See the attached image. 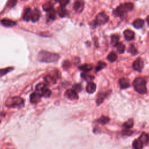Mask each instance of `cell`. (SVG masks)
<instances>
[{
    "instance_id": "6da1fadb",
    "label": "cell",
    "mask_w": 149,
    "mask_h": 149,
    "mask_svg": "<svg viewBox=\"0 0 149 149\" xmlns=\"http://www.w3.org/2000/svg\"><path fill=\"white\" fill-rule=\"evenodd\" d=\"M59 58L60 57L58 54L46 51H41L37 55V59L40 62L45 63L57 62Z\"/></svg>"
},
{
    "instance_id": "7a4b0ae2",
    "label": "cell",
    "mask_w": 149,
    "mask_h": 149,
    "mask_svg": "<svg viewBox=\"0 0 149 149\" xmlns=\"http://www.w3.org/2000/svg\"><path fill=\"white\" fill-rule=\"evenodd\" d=\"M134 5L133 3H128L121 4L117 8H116L113 14L115 16L120 18H124L126 16L128 12H130L133 10Z\"/></svg>"
},
{
    "instance_id": "3957f363",
    "label": "cell",
    "mask_w": 149,
    "mask_h": 149,
    "mask_svg": "<svg viewBox=\"0 0 149 149\" xmlns=\"http://www.w3.org/2000/svg\"><path fill=\"white\" fill-rule=\"evenodd\" d=\"M24 105V100L20 97H9L5 102V106L10 108H21Z\"/></svg>"
},
{
    "instance_id": "277c9868",
    "label": "cell",
    "mask_w": 149,
    "mask_h": 149,
    "mask_svg": "<svg viewBox=\"0 0 149 149\" xmlns=\"http://www.w3.org/2000/svg\"><path fill=\"white\" fill-rule=\"evenodd\" d=\"M133 86L135 90L140 94H145L147 92L146 82L143 78H136L133 82Z\"/></svg>"
},
{
    "instance_id": "5b68a950",
    "label": "cell",
    "mask_w": 149,
    "mask_h": 149,
    "mask_svg": "<svg viewBox=\"0 0 149 149\" xmlns=\"http://www.w3.org/2000/svg\"><path fill=\"white\" fill-rule=\"evenodd\" d=\"M108 16L105 12H101L97 15L96 19L94 21H93L92 25H93V27H95L97 26L105 25L108 22Z\"/></svg>"
},
{
    "instance_id": "8992f818",
    "label": "cell",
    "mask_w": 149,
    "mask_h": 149,
    "mask_svg": "<svg viewBox=\"0 0 149 149\" xmlns=\"http://www.w3.org/2000/svg\"><path fill=\"white\" fill-rule=\"evenodd\" d=\"M36 92H37L41 97H43L45 98H48L50 97L51 94V91L49 90L47 85L44 83H40L36 86Z\"/></svg>"
},
{
    "instance_id": "52a82bcc",
    "label": "cell",
    "mask_w": 149,
    "mask_h": 149,
    "mask_svg": "<svg viewBox=\"0 0 149 149\" xmlns=\"http://www.w3.org/2000/svg\"><path fill=\"white\" fill-rule=\"evenodd\" d=\"M144 67V62L140 58H137L133 63V68L134 70L138 72H141Z\"/></svg>"
},
{
    "instance_id": "ba28073f",
    "label": "cell",
    "mask_w": 149,
    "mask_h": 149,
    "mask_svg": "<svg viewBox=\"0 0 149 149\" xmlns=\"http://www.w3.org/2000/svg\"><path fill=\"white\" fill-rule=\"evenodd\" d=\"M65 95L68 98H69V99H70V100H78L79 98L78 94L76 91L72 89H68L67 91L65 92Z\"/></svg>"
},
{
    "instance_id": "9c48e42d",
    "label": "cell",
    "mask_w": 149,
    "mask_h": 149,
    "mask_svg": "<svg viewBox=\"0 0 149 149\" xmlns=\"http://www.w3.org/2000/svg\"><path fill=\"white\" fill-rule=\"evenodd\" d=\"M85 4L84 0H76L74 4L73 8L75 11L78 13H80L84 9Z\"/></svg>"
},
{
    "instance_id": "30bf717a",
    "label": "cell",
    "mask_w": 149,
    "mask_h": 149,
    "mask_svg": "<svg viewBox=\"0 0 149 149\" xmlns=\"http://www.w3.org/2000/svg\"><path fill=\"white\" fill-rule=\"evenodd\" d=\"M41 96L37 92H35L33 93L30 97V102L32 104H37L41 100Z\"/></svg>"
},
{
    "instance_id": "8fae6325",
    "label": "cell",
    "mask_w": 149,
    "mask_h": 149,
    "mask_svg": "<svg viewBox=\"0 0 149 149\" xmlns=\"http://www.w3.org/2000/svg\"><path fill=\"white\" fill-rule=\"evenodd\" d=\"M124 35L125 37V39L127 41H131L134 40L135 38V33L129 29H127L124 31Z\"/></svg>"
},
{
    "instance_id": "7c38bea8",
    "label": "cell",
    "mask_w": 149,
    "mask_h": 149,
    "mask_svg": "<svg viewBox=\"0 0 149 149\" xmlns=\"http://www.w3.org/2000/svg\"><path fill=\"white\" fill-rule=\"evenodd\" d=\"M45 82L48 84H54L57 81V76L52 74H48L44 78Z\"/></svg>"
},
{
    "instance_id": "4fadbf2b",
    "label": "cell",
    "mask_w": 149,
    "mask_h": 149,
    "mask_svg": "<svg viewBox=\"0 0 149 149\" xmlns=\"http://www.w3.org/2000/svg\"><path fill=\"white\" fill-rule=\"evenodd\" d=\"M119 85L120 86L121 89H126L128 88H129L130 86V83L128 79L126 78H121L119 80Z\"/></svg>"
},
{
    "instance_id": "5bb4252c",
    "label": "cell",
    "mask_w": 149,
    "mask_h": 149,
    "mask_svg": "<svg viewBox=\"0 0 149 149\" xmlns=\"http://www.w3.org/2000/svg\"><path fill=\"white\" fill-rule=\"evenodd\" d=\"M40 17V12L39 9H35L32 11L31 21L33 22H36L38 21Z\"/></svg>"
},
{
    "instance_id": "9a60e30c",
    "label": "cell",
    "mask_w": 149,
    "mask_h": 149,
    "mask_svg": "<svg viewBox=\"0 0 149 149\" xmlns=\"http://www.w3.org/2000/svg\"><path fill=\"white\" fill-rule=\"evenodd\" d=\"M108 95V92H105V93L102 92V93H99L98 95L97 98V101H96L97 104L98 106L100 105L104 102V100H105V98L107 97Z\"/></svg>"
},
{
    "instance_id": "2e32d148",
    "label": "cell",
    "mask_w": 149,
    "mask_h": 149,
    "mask_svg": "<svg viewBox=\"0 0 149 149\" xmlns=\"http://www.w3.org/2000/svg\"><path fill=\"white\" fill-rule=\"evenodd\" d=\"M31 13H32V11L31 9L30 8H26L25 10L23 16V19L27 22L31 20Z\"/></svg>"
},
{
    "instance_id": "e0dca14e",
    "label": "cell",
    "mask_w": 149,
    "mask_h": 149,
    "mask_svg": "<svg viewBox=\"0 0 149 149\" xmlns=\"http://www.w3.org/2000/svg\"><path fill=\"white\" fill-rule=\"evenodd\" d=\"M1 24L5 26V27H13L14 26L16 25V22L12 21V20H10V19H3L1 21Z\"/></svg>"
},
{
    "instance_id": "ac0fdd59",
    "label": "cell",
    "mask_w": 149,
    "mask_h": 149,
    "mask_svg": "<svg viewBox=\"0 0 149 149\" xmlns=\"http://www.w3.org/2000/svg\"><path fill=\"white\" fill-rule=\"evenodd\" d=\"M79 69L84 72H88L93 69V66L91 64H84L79 67Z\"/></svg>"
},
{
    "instance_id": "d6986e66",
    "label": "cell",
    "mask_w": 149,
    "mask_h": 149,
    "mask_svg": "<svg viewBox=\"0 0 149 149\" xmlns=\"http://www.w3.org/2000/svg\"><path fill=\"white\" fill-rule=\"evenodd\" d=\"M96 90V85L93 82H89L86 87V91L89 93H93Z\"/></svg>"
},
{
    "instance_id": "ffe728a7",
    "label": "cell",
    "mask_w": 149,
    "mask_h": 149,
    "mask_svg": "<svg viewBox=\"0 0 149 149\" xmlns=\"http://www.w3.org/2000/svg\"><path fill=\"white\" fill-rule=\"evenodd\" d=\"M132 145L134 149H142L143 147V143L139 139L135 140Z\"/></svg>"
},
{
    "instance_id": "44dd1931",
    "label": "cell",
    "mask_w": 149,
    "mask_h": 149,
    "mask_svg": "<svg viewBox=\"0 0 149 149\" xmlns=\"http://www.w3.org/2000/svg\"><path fill=\"white\" fill-rule=\"evenodd\" d=\"M119 36L117 35H113L111 37V44L112 46L116 47L119 43Z\"/></svg>"
},
{
    "instance_id": "7402d4cb",
    "label": "cell",
    "mask_w": 149,
    "mask_h": 149,
    "mask_svg": "<svg viewBox=\"0 0 149 149\" xmlns=\"http://www.w3.org/2000/svg\"><path fill=\"white\" fill-rule=\"evenodd\" d=\"M144 23V22L143 20L140 19H138L133 22V26L136 29H140L143 26Z\"/></svg>"
},
{
    "instance_id": "603a6c76",
    "label": "cell",
    "mask_w": 149,
    "mask_h": 149,
    "mask_svg": "<svg viewBox=\"0 0 149 149\" xmlns=\"http://www.w3.org/2000/svg\"><path fill=\"white\" fill-rule=\"evenodd\" d=\"M139 139L143 143V144H147L148 142H149V136L147 134L143 132L139 137Z\"/></svg>"
},
{
    "instance_id": "cb8c5ba5",
    "label": "cell",
    "mask_w": 149,
    "mask_h": 149,
    "mask_svg": "<svg viewBox=\"0 0 149 149\" xmlns=\"http://www.w3.org/2000/svg\"><path fill=\"white\" fill-rule=\"evenodd\" d=\"M58 13L60 17L61 18H64L68 15V11L66 10L65 7H60L58 9Z\"/></svg>"
},
{
    "instance_id": "d4e9b609",
    "label": "cell",
    "mask_w": 149,
    "mask_h": 149,
    "mask_svg": "<svg viewBox=\"0 0 149 149\" xmlns=\"http://www.w3.org/2000/svg\"><path fill=\"white\" fill-rule=\"evenodd\" d=\"M134 125V120L130 118V119H129L126 122H125L123 124V126L126 129H130V128L133 127Z\"/></svg>"
},
{
    "instance_id": "484cf974",
    "label": "cell",
    "mask_w": 149,
    "mask_h": 149,
    "mask_svg": "<svg viewBox=\"0 0 149 149\" xmlns=\"http://www.w3.org/2000/svg\"><path fill=\"white\" fill-rule=\"evenodd\" d=\"M13 67H8L4 69H0V78L11 72L13 70Z\"/></svg>"
},
{
    "instance_id": "4316f807",
    "label": "cell",
    "mask_w": 149,
    "mask_h": 149,
    "mask_svg": "<svg viewBox=\"0 0 149 149\" xmlns=\"http://www.w3.org/2000/svg\"><path fill=\"white\" fill-rule=\"evenodd\" d=\"M118 58V56L117 55V54H116L114 52H111L107 56V59L111 62H115V61H117Z\"/></svg>"
},
{
    "instance_id": "83f0119b",
    "label": "cell",
    "mask_w": 149,
    "mask_h": 149,
    "mask_svg": "<svg viewBox=\"0 0 149 149\" xmlns=\"http://www.w3.org/2000/svg\"><path fill=\"white\" fill-rule=\"evenodd\" d=\"M110 118L106 117V116H102V117H101L97 120V122L98 123H100V124L106 125V124H108L110 122Z\"/></svg>"
},
{
    "instance_id": "f1b7e54d",
    "label": "cell",
    "mask_w": 149,
    "mask_h": 149,
    "mask_svg": "<svg viewBox=\"0 0 149 149\" xmlns=\"http://www.w3.org/2000/svg\"><path fill=\"white\" fill-rule=\"evenodd\" d=\"M106 66H107V64L105 62H102V61L98 62L97 66H96V72H98V71H101L102 69L106 67Z\"/></svg>"
},
{
    "instance_id": "f546056e",
    "label": "cell",
    "mask_w": 149,
    "mask_h": 149,
    "mask_svg": "<svg viewBox=\"0 0 149 149\" xmlns=\"http://www.w3.org/2000/svg\"><path fill=\"white\" fill-rule=\"evenodd\" d=\"M116 47L117 48V51L120 54H122L124 53L125 49V45L122 43H118V44L116 45Z\"/></svg>"
},
{
    "instance_id": "4dcf8cb0",
    "label": "cell",
    "mask_w": 149,
    "mask_h": 149,
    "mask_svg": "<svg viewBox=\"0 0 149 149\" xmlns=\"http://www.w3.org/2000/svg\"><path fill=\"white\" fill-rule=\"evenodd\" d=\"M43 8L44 11L46 12H48L53 9V4L51 3V2H47L43 5Z\"/></svg>"
},
{
    "instance_id": "1f68e13d",
    "label": "cell",
    "mask_w": 149,
    "mask_h": 149,
    "mask_svg": "<svg viewBox=\"0 0 149 149\" xmlns=\"http://www.w3.org/2000/svg\"><path fill=\"white\" fill-rule=\"evenodd\" d=\"M128 52L130 53L132 55H135L138 53L137 49L135 48V47L133 44H132L129 46V47L128 48Z\"/></svg>"
},
{
    "instance_id": "d6a6232c",
    "label": "cell",
    "mask_w": 149,
    "mask_h": 149,
    "mask_svg": "<svg viewBox=\"0 0 149 149\" xmlns=\"http://www.w3.org/2000/svg\"><path fill=\"white\" fill-rule=\"evenodd\" d=\"M82 78H84L85 80L88 81V82H91L94 79V76H91L88 73H86V72H84L82 75H81Z\"/></svg>"
},
{
    "instance_id": "836d02e7",
    "label": "cell",
    "mask_w": 149,
    "mask_h": 149,
    "mask_svg": "<svg viewBox=\"0 0 149 149\" xmlns=\"http://www.w3.org/2000/svg\"><path fill=\"white\" fill-rule=\"evenodd\" d=\"M48 12L49 18L52 19V20H55V18H56V15H55V12L54 9L48 11Z\"/></svg>"
},
{
    "instance_id": "e575fe53",
    "label": "cell",
    "mask_w": 149,
    "mask_h": 149,
    "mask_svg": "<svg viewBox=\"0 0 149 149\" xmlns=\"http://www.w3.org/2000/svg\"><path fill=\"white\" fill-rule=\"evenodd\" d=\"M17 2H18V0H9L7 5L9 8H12L16 4Z\"/></svg>"
},
{
    "instance_id": "d590c367",
    "label": "cell",
    "mask_w": 149,
    "mask_h": 149,
    "mask_svg": "<svg viewBox=\"0 0 149 149\" xmlns=\"http://www.w3.org/2000/svg\"><path fill=\"white\" fill-rule=\"evenodd\" d=\"M61 7H65L70 1V0H58Z\"/></svg>"
},
{
    "instance_id": "8d00e7d4",
    "label": "cell",
    "mask_w": 149,
    "mask_h": 149,
    "mask_svg": "<svg viewBox=\"0 0 149 149\" xmlns=\"http://www.w3.org/2000/svg\"><path fill=\"white\" fill-rule=\"evenodd\" d=\"M74 90L78 92H80L82 90V88L80 85H76L75 86H73Z\"/></svg>"
},
{
    "instance_id": "74e56055",
    "label": "cell",
    "mask_w": 149,
    "mask_h": 149,
    "mask_svg": "<svg viewBox=\"0 0 149 149\" xmlns=\"http://www.w3.org/2000/svg\"><path fill=\"white\" fill-rule=\"evenodd\" d=\"M132 134V132L130 131V130H125L124 131L122 132V134L124 135H130Z\"/></svg>"
},
{
    "instance_id": "f35d334b",
    "label": "cell",
    "mask_w": 149,
    "mask_h": 149,
    "mask_svg": "<svg viewBox=\"0 0 149 149\" xmlns=\"http://www.w3.org/2000/svg\"><path fill=\"white\" fill-rule=\"evenodd\" d=\"M70 65V63L68 61H65L63 63V67L64 68H68Z\"/></svg>"
},
{
    "instance_id": "ab89813d",
    "label": "cell",
    "mask_w": 149,
    "mask_h": 149,
    "mask_svg": "<svg viewBox=\"0 0 149 149\" xmlns=\"http://www.w3.org/2000/svg\"><path fill=\"white\" fill-rule=\"evenodd\" d=\"M146 21H147V23H148V26H149V16H148L147 17Z\"/></svg>"
}]
</instances>
